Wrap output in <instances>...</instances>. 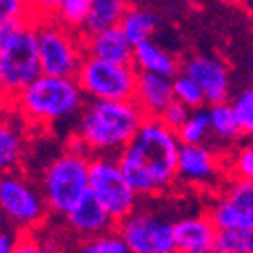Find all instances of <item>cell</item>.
<instances>
[{"label":"cell","mask_w":253,"mask_h":253,"mask_svg":"<svg viewBox=\"0 0 253 253\" xmlns=\"http://www.w3.org/2000/svg\"><path fill=\"white\" fill-rule=\"evenodd\" d=\"M178 134L160 118H146L132 142L120 152L124 176L142 201L162 199L178 184Z\"/></svg>","instance_id":"1"},{"label":"cell","mask_w":253,"mask_h":253,"mask_svg":"<svg viewBox=\"0 0 253 253\" xmlns=\"http://www.w3.org/2000/svg\"><path fill=\"white\" fill-rule=\"evenodd\" d=\"M146 120L138 103L132 101H91L73 124V134L89 156H120Z\"/></svg>","instance_id":"2"},{"label":"cell","mask_w":253,"mask_h":253,"mask_svg":"<svg viewBox=\"0 0 253 253\" xmlns=\"http://www.w3.org/2000/svg\"><path fill=\"white\" fill-rule=\"evenodd\" d=\"M87 97L75 77L39 75L8 105L23 118L29 128L53 130L79 118Z\"/></svg>","instance_id":"3"},{"label":"cell","mask_w":253,"mask_h":253,"mask_svg":"<svg viewBox=\"0 0 253 253\" xmlns=\"http://www.w3.org/2000/svg\"><path fill=\"white\" fill-rule=\"evenodd\" d=\"M43 75L37 49L35 20L0 25V93L10 103L25 87Z\"/></svg>","instance_id":"4"},{"label":"cell","mask_w":253,"mask_h":253,"mask_svg":"<svg viewBox=\"0 0 253 253\" xmlns=\"http://www.w3.org/2000/svg\"><path fill=\"white\" fill-rule=\"evenodd\" d=\"M89 156L63 148L43 164L35 180L51 217L61 221L89 195Z\"/></svg>","instance_id":"5"},{"label":"cell","mask_w":253,"mask_h":253,"mask_svg":"<svg viewBox=\"0 0 253 253\" xmlns=\"http://www.w3.org/2000/svg\"><path fill=\"white\" fill-rule=\"evenodd\" d=\"M49 217V207L33 176L23 170L0 176V225L29 235L43 229Z\"/></svg>","instance_id":"6"},{"label":"cell","mask_w":253,"mask_h":253,"mask_svg":"<svg viewBox=\"0 0 253 253\" xmlns=\"http://www.w3.org/2000/svg\"><path fill=\"white\" fill-rule=\"evenodd\" d=\"M37 49L43 75L53 77H77L81 63L85 61V41L57 20H35Z\"/></svg>","instance_id":"7"},{"label":"cell","mask_w":253,"mask_h":253,"mask_svg":"<svg viewBox=\"0 0 253 253\" xmlns=\"http://www.w3.org/2000/svg\"><path fill=\"white\" fill-rule=\"evenodd\" d=\"M170 211L152 203H140L132 215L116 225V231L132 253H176Z\"/></svg>","instance_id":"8"},{"label":"cell","mask_w":253,"mask_h":253,"mask_svg":"<svg viewBox=\"0 0 253 253\" xmlns=\"http://www.w3.org/2000/svg\"><path fill=\"white\" fill-rule=\"evenodd\" d=\"M89 195L105 209L116 225L132 215L142 203L128 178L124 176L118 156H91Z\"/></svg>","instance_id":"9"},{"label":"cell","mask_w":253,"mask_h":253,"mask_svg":"<svg viewBox=\"0 0 253 253\" xmlns=\"http://www.w3.org/2000/svg\"><path fill=\"white\" fill-rule=\"evenodd\" d=\"M75 79L91 101H132L138 85V71L134 65L85 57Z\"/></svg>","instance_id":"10"},{"label":"cell","mask_w":253,"mask_h":253,"mask_svg":"<svg viewBox=\"0 0 253 253\" xmlns=\"http://www.w3.org/2000/svg\"><path fill=\"white\" fill-rule=\"evenodd\" d=\"M227 178L225 170V150L215 148L213 144L201 146H180L178 154V184L191 188H207L211 195L223 188Z\"/></svg>","instance_id":"11"},{"label":"cell","mask_w":253,"mask_h":253,"mask_svg":"<svg viewBox=\"0 0 253 253\" xmlns=\"http://www.w3.org/2000/svg\"><path fill=\"white\" fill-rule=\"evenodd\" d=\"M205 211L217 231H253V182L227 180Z\"/></svg>","instance_id":"12"},{"label":"cell","mask_w":253,"mask_h":253,"mask_svg":"<svg viewBox=\"0 0 253 253\" xmlns=\"http://www.w3.org/2000/svg\"><path fill=\"white\" fill-rule=\"evenodd\" d=\"M180 73L188 75L201 87L207 108L229 103L233 97L231 95V69L219 55H188L180 65Z\"/></svg>","instance_id":"13"},{"label":"cell","mask_w":253,"mask_h":253,"mask_svg":"<svg viewBox=\"0 0 253 253\" xmlns=\"http://www.w3.org/2000/svg\"><path fill=\"white\" fill-rule=\"evenodd\" d=\"M29 124L10 105L0 108V176L20 170L29 152Z\"/></svg>","instance_id":"14"},{"label":"cell","mask_w":253,"mask_h":253,"mask_svg":"<svg viewBox=\"0 0 253 253\" xmlns=\"http://www.w3.org/2000/svg\"><path fill=\"white\" fill-rule=\"evenodd\" d=\"M114 229H116L114 219L105 213V209L91 195H87L67 217L61 219V231L71 243L99 237Z\"/></svg>","instance_id":"15"},{"label":"cell","mask_w":253,"mask_h":253,"mask_svg":"<svg viewBox=\"0 0 253 253\" xmlns=\"http://www.w3.org/2000/svg\"><path fill=\"white\" fill-rule=\"evenodd\" d=\"M217 233L207 211L184 213L174 223V249L176 253H215Z\"/></svg>","instance_id":"16"},{"label":"cell","mask_w":253,"mask_h":253,"mask_svg":"<svg viewBox=\"0 0 253 253\" xmlns=\"http://www.w3.org/2000/svg\"><path fill=\"white\" fill-rule=\"evenodd\" d=\"M134 101L146 118H162L174 103L172 79L154 73H138V85Z\"/></svg>","instance_id":"17"},{"label":"cell","mask_w":253,"mask_h":253,"mask_svg":"<svg viewBox=\"0 0 253 253\" xmlns=\"http://www.w3.org/2000/svg\"><path fill=\"white\" fill-rule=\"evenodd\" d=\"M83 41H85L87 57H95L110 63H122V65H132L134 47L130 45V41L126 39L120 27H112L101 33L83 37Z\"/></svg>","instance_id":"18"},{"label":"cell","mask_w":253,"mask_h":253,"mask_svg":"<svg viewBox=\"0 0 253 253\" xmlns=\"http://www.w3.org/2000/svg\"><path fill=\"white\" fill-rule=\"evenodd\" d=\"M132 65L138 73H154L174 79L180 73L182 61L172 51H168L166 47L158 45L154 39H150L134 47Z\"/></svg>","instance_id":"19"},{"label":"cell","mask_w":253,"mask_h":253,"mask_svg":"<svg viewBox=\"0 0 253 253\" xmlns=\"http://www.w3.org/2000/svg\"><path fill=\"white\" fill-rule=\"evenodd\" d=\"M209 118H211V140H215L217 148L227 152L243 140V130L237 122L233 108H231V101L211 105Z\"/></svg>","instance_id":"20"},{"label":"cell","mask_w":253,"mask_h":253,"mask_svg":"<svg viewBox=\"0 0 253 253\" xmlns=\"http://www.w3.org/2000/svg\"><path fill=\"white\" fill-rule=\"evenodd\" d=\"M130 6H132L130 0H93L89 14L85 18V25L81 29V35L89 37V35L101 33L105 29L120 27L126 10Z\"/></svg>","instance_id":"21"},{"label":"cell","mask_w":253,"mask_h":253,"mask_svg":"<svg viewBox=\"0 0 253 253\" xmlns=\"http://www.w3.org/2000/svg\"><path fill=\"white\" fill-rule=\"evenodd\" d=\"M158 25H160V18L154 10L140 6V4H132L126 10L122 23H120V29L126 35V39L130 41V45L136 47V45L144 43V41H150L156 35Z\"/></svg>","instance_id":"22"},{"label":"cell","mask_w":253,"mask_h":253,"mask_svg":"<svg viewBox=\"0 0 253 253\" xmlns=\"http://www.w3.org/2000/svg\"><path fill=\"white\" fill-rule=\"evenodd\" d=\"M225 170L229 180L253 182V142H241L225 152Z\"/></svg>","instance_id":"23"},{"label":"cell","mask_w":253,"mask_h":253,"mask_svg":"<svg viewBox=\"0 0 253 253\" xmlns=\"http://www.w3.org/2000/svg\"><path fill=\"white\" fill-rule=\"evenodd\" d=\"M71 241L65 235L45 233L43 229L37 233L20 235L18 247L14 253H69Z\"/></svg>","instance_id":"24"},{"label":"cell","mask_w":253,"mask_h":253,"mask_svg":"<svg viewBox=\"0 0 253 253\" xmlns=\"http://www.w3.org/2000/svg\"><path fill=\"white\" fill-rule=\"evenodd\" d=\"M182 146H201L211 144V118L209 108H201L191 112L184 126L176 132Z\"/></svg>","instance_id":"25"},{"label":"cell","mask_w":253,"mask_h":253,"mask_svg":"<svg viewBox=\"0 0 253 253\" xmlns=\"http://www.w3.org/2000/svg\"><path fill=\"white\" fill-rule=\"evenodd\" d=\"M69 253H132L120 233L114 229L110 233H103L99 237L73 241L69 245Z\"/></svg>","instance_id":"26"},{"label":"cell","mask_w":253,"mask_h":253,"mask_svg":"<svg viewBox=\"0 0 253 253\" xmlns=\"http://www.w3.org/2000/svg\"><path fill=\"white\" fill-rule=\"evenodd\" d=\"M93 0H61L55 20L75 33H81Z\"/></svg>","instance_id":"27"},{"label":"cell","mask_w":253,"mask_h":253,"mask_svg":"<svg viewBox=\"0 0 253 253\" xmlns=\"http://www.w3.org/2000/svg\"><path fill=\"white\" fill-rule=\"evenodd\" d=\"M231 108H233L243 130V138L247 142H253V83L245 85L231 97Z\"/></svg>","instance_id":"28"},{"label":"cell","mask_w":253,"mask_h":253,"mask_svg":"<svg viewBox=\"0 0 253 253\" xmlns=\"http://www.w3.org/2000/svg\"><path fill=\"white\" fill-rule=\"evenodd\" d=\"M172 87H174V101L176 103H182L184 108H188L191 112L201 110V108H207L205 95H203L201 87L188 75L178 73L172 79Z\"/></svg>","instance_id":"29"},{"label":"cell","mask_w":253,"mask_h":253,"mask_svg":"<svg viewBox=\"0 0 253 253\" xmlns=\"http://www.w3.org/2000/svg\"><path fill=\"white\" fill-rule=\"evenodd\" d=\"M215 253H253V231H219Z\"/></svg>","instance_id":"30"},{"label":"cell","mask_w":253,"mask_h":253,"mask_svg":"<svg viewBox=\"0 0 253 253\" xmlns=\"http://www.w3.org/2000/svg\"><path fill=\"white\" fill-rule=\"evenodd\" d=\"M14 20H33L29 0H0V25Z\"/></svg>","instance_id":"31"},{"label":"cell","mask_w":253,"mask_h":253,"mask_svg":"<svg viewBox=\"0 0 253 253\" xmlns=\"http://www.w3.org/2000/svg\"><path fill=\"white\" fill-rule=\"evenodd\" d=\"M33 20H55L61 0H29Z\"/></svg>","instance_id":"32"},{"label":"cell","mask_w":253,"mask_h":253,"mask_svg":"<svg viewBox=\"0 0 253 253\" xmlns=\"http://www.w3.org/2000/svg\"><path fill=\"white\" fill-rule=\"evenodd\" d=\"M188 116H191V110H188V108H184V105L182 103H172L170 105V108H168L166 112H164V116L160 118L166 126H168V128H172L174 132H178L180 128H182V126H184V122L188 120Z\"/></svg>","instance_id":"33"},{"label":"cell","mask_w":253,"mask_h":253,"mask_svg":"<svg viewBox=\"0 0 253 253\" xmlns=\"http://www.w3.org/2000/svg\"><path fill=\"white\" fill-rule=\"evenodd\" d=\"M20 241V233H16L14 229L0 225V253H14Z\"/></svg>","instance_id":"34"},{"label":"cell","mask_w":253,"mask_h":253,"mask_svg":"<svg viewBox=\"0 0 253 253\" xmlns=\"http://www.w3.org/2000/svg\"><path fill=\"white\" fill-rule=\"evenodd\" d=\"M249 67H251V75H253V47H251V57H249Z\"/></svg>","instance_id":"35"},{"label":"cell","mask_w":253,"mask_h":253,"mask_svg":"<svg viewBox=\"0 0 253 253\" xmlns=\"http://www.w3.org/2000/svg\"><path fill=\"white\" fill-rule=\"evenodd\" d=\"M4 105H8V103H6V99H4V95H2V93H0V108H4Z\"/></svg>","instance_id":"36"}]
</instances>
